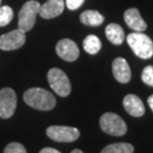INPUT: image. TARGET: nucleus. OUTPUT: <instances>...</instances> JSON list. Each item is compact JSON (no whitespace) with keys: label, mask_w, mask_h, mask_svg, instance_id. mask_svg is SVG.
I'll list each match as a JSON object with an SVG mask.
<instances>
[{"label":"nucleus","mask_w":153,"mask_h":153,"mask_svg":"<svg viewBox=\"0 0 153 153\" xmlns=\"http://www.w3.org/2000/svg\"><path fill=\"white\" fill-rule=\"evenodd\" d=\"M71 153H84L82 150H79V149H74Z\"/></svg>","instance_id":"b1692460"},{"label":"nucleus","mask_w":153,"mask_h":153,"mask_svg":"<svg viewBox=\"0 0 153 153\" xmlns=\"http://www.w3.org/2000/svg\"><path fill=\"white\" fill-rule=\"evenodd\" d=\"M13 19V10L9 6L0 7V27L8 25Z\"/></svg>","instance_id":"a211bd4d"},{"label":"nucleus","mask_w":153,"mask_h":153,"mask_svg":"<svg viewBox=\"0 0 153 153\" xmlns=\"http://www.w3.org/2000/svg\"><path fill=\"white\" fill-rule=\"evenodd\" d=\"M0 5H1V0H0Z\"/></svg>","instance_id":"393cba45"},{"label":"nucleus","mask_w":153,"mask_h":153,"mask_svg":"<svg viewBox=\"0 0 153 153\" xmlns=\"http://www.w3.org/2000/svg\"><path fill=\"white\" fill-rule=\"evenodd\" d=\"M65 8L64 0H48L40 7L39 14L44 19H52L63 13Z\"/></svg>","instance_id":"9b49d317"},{"label":"nucleus","mask_w":153,"mask_h":153,"mask_svg":"<svg viewBox=\"0 0 153 153\" xmlns=\"http://www.w3.org/2000/svg\"><path fill=\"white\" fill-rule=\"evenodd\" d=\"M134 147L130 143L118 142L105 146L100 153H133Z\"/></svg>","instance_id":"f3484780"},{"label":"nucleus","mask_w":153,"mask_h":153,"mask_svg":"<svg viewBox=\"0 0 153 153\" xmlns=\"http://www.w3.org/2000/svg\"><path fill=\"white\" fill-rule=\"evenodd\" d=\"M85 0H66V5L70 10H76L82 5Z\"/></svg>","instance_id":"412c9836"},{"label":"nucleus","mask_w":153,"mask_h":153,"mask_svg":"<svg viewBox=\"0 0 153 153\" xmlns=\"http://www.w3.org/2000/svg\"><path fill=\"white\" fill-rule=\"evenodd\" d=\"M24 102L31 108L39 111H51L56 105L54 94L41 88H29L24 94Z\"/></svg>","instance_id":"f257e3e1"},{"label":"nucleus","mask_w":153,"mask_h":153,"mask_svg":"<svg viewBox=\"0 0 153 153\" xmlns=\"http://www.w3.org/2000/svg\"><path fill=\"white\" fill-rule=\"evenodd\" d=\"M26 35L22 30L16 29L0 36V49L3 51H13L25 44Z\"/></svg>","instance_id":"6e6552de"},{"label":"nucleus","mask_w":153,"mask_h":153,"mask_svg":"<svg viewBox=\"0 0 153 153\" xmlns=\"http://www.w3.org/2000/svg\"><path fill=\"white\" fill-rule=\"evenodd\" d=\"M79 20L82 24L88 26H100L105 21V17L97 10L84 11L79 16Z\"/></svg>","instance_id":"2eb2a0df"},{"label":"nucleus","mask_w":153,"mask_h":153,"mask_svg":"<svg viewBox=\"0 0 153 153\" xmlns=\"http://www.w3.org/2000/svg\"><path fill=\"white\" fill-rule=\"evenodd\" d=\"M105 36L109 42L116 46L121 45L125 39V34L122 27L115 23H111L106 26Z\"/></svg>","instance_id":"4468645a"},{"label":"nucleus","mask_w":153,"mask_h":153,"mask_svg":"<svg viewBox=\"0 0 153 153\" xmlns=\"http://www.w3.org/2000/svg\"><path fill=\"white\" fill-rule=\"evenodd\" d=\"M56 52L61 59L67 62H74L79 56V47L71 39H62L58 42Z\"/></svg>","instance_id":"1a4fd4ad"},{"label":"nucleus","mask_w":153,"mask_h":153,"mask_svg":"<svg viewBox=\"0 0 153 153\" xmlns=\"http://www.w3.org/2000/svg\"><path fill=\"white\" fill-rule=\"evenodd\" d=\"M141 79L144 84L153 88V66H147L143 69Z\"/></svg>","instance_id":"6ab92c4d"},{"label":"nucleus","mask_w":153,"mask_h":153,"mask_svg":"<svg viewBox=\"0 0 153 153\" xmlns=\"http://www.w3.org/2000/svg\"><path fill=\"white\" fill-rule=\"evenodd\" d=\"M47 135L57 142H73L79 138V131L78 128L64 125H52L46 130Z\"/></svg>","instance_id":"423d86ee"},{"label":"nucleus","mask_w":153,"mask_h":153,"mask_svg":"<svg viewBox=\"0 0 153 153\" xmlns=\"http://www.w3.org/2000/svg\"><path fill=\"white\" fill-rule=\"evenodd\" d=\"M124 21L126 25L132 29L133 31L136 32H142L145 31L147 28L145 21L142 19L138 9L137 8H129L124 12Z\"/></svg>","instance_id":"f8f14e48"},{"label":"nucleus","mask_w":153,"mask_h":153,"mask_svg":"<svg viewBox=\"0 0 153 153\" xmlns=\"http://www.w3.org/2000/svg\"><path fill=\"white\" fill-rule=\"evenodd\" d=\"M126 41L133 53L140 59H150L153 56V42L144 33H130L127 36Z\"/></svg>","instance_id":"f03ea898"},{"label":"nucleus","mask_w":153,"mask_h":153,"mask_svg":"<svg viewBox=\"0 0 153 153\" xmlns=\"http://www.w3.org/2000/svg\"><path fill=\"white\" fill-rule=\"evenodd\" d=\"M100 126L103 132L112 136H122L127 131L124 120L114 112H105L100 116Z\"/></svg>","instance_id":"7ed1b4c3"},{"label":"nucleus","mask_w":153,"mask_h":153,"mask_svg":"<svg viewBox=\"0 0 153 153\" xmlns=\"http://www.w3.org/2000/svg\"><path fill=\"white\" fill-rule=\"evenodd\" d=\"M40 3L35 0L27 1L22 6L21 10L18 14V29L22 30L23 32L30 31L35 25L36 17L40 11Z\"/></svg>","instance_id":"20e7f679"},{"label":"nucleus","mask_w":153,"mask_h":153,"mask_svg":"<svg viewBox=\"0 0 153 153\" xmlns=\"http://www.w3.org/2000/svg\"><path fill=\"white\" fill-rule=\"evenodd\" d=\"M123 108L130 115L140 117L144 114L145 108L143 105L142 100L135 94H127L123 99Z\"/></svg>","instance_id":"ddd939ff"},{"label":"nucleus","mask_w":153,"mask_h":153,"mask_svg":"<svg viewBox=\"0 0 153 153\" xmlns=\"http://www.w3.org/2000/svg\"><path fill=\"white\" fill-rule=\"evenodd\" d=\"M4 153H27L25 147L18 142H11L6 146Z\"/></svg>","instance_id":"aec40b11"},{"label":"nucleus","mask_w":153,"mask_h":153,"mask_svg":"<svg viewBox=\"0 0 153 153\" xmlns=\"http://www.w3.org/2000/svg\"><path fill=\"white\" fill-rule=\"evenodd\" d=\"M147 102H148L149 108H151V111H152V112H153V94H151V96L148 97Z\"/></svg>","instance_id":"5701e85b"},{"label":"nucleus","mask_w":153,"mask_h":153,"mask_svg":"<svg viewBox=\"0 0 153 153\" xmlns=\"http://www.w3.org/2000/svg\"><path fill=\"white\" fill-rule=\"evenodd\" d=\"M48 82L55 93L60 97H68L71 93V82L65 72L58 68L51 69L48 73Z\"/></svg>","instance_id":"39448f33"},{"label":"nucleus","mask_w":153,"mask_h":153,"mask_svg":"<svg viewBox=\"0 0 153 153\" xmlns=\"http://www.w3.org/2000/svg\"><path fill=\"white\" fill-rule=\"evenodd\" d=\"M17 105L16 93L10 88L0 90V117L10 118L14 114Z\"/></svg>","instance_id":"0eeeda50"},{"label":"nucleus","mask_w":153,"mask_h":153,"mask_svg":"<svg viewBox=\"0 0 153 153\" xmlns=\"http://www.w3.org/2000/svg\"><path fill=\"white\" fill-rule=\"evenodd\" d=\"M82 46L87 53L96 55L102 49V42L96 35H88L82 42Z\"/></svg>","instance_id":"dca6fc26"},{"label":"nucleus","mask_w":153,"mask_h":153,"mask_svg":"<svg viewBox=\"0 0 153 153\" xmlns=\"http://www.w3.org/2000/svg\"><path fill=\"white\" fill-rule=\"evenodd\" d=\"M39 153H61V152L59 150H57V149H55V148L46 147V148H43Z\"/></svg>","instance_id":"4be33fe9"},{"label":"nucleus","mask_w":153,"mask_h":153,"mask_svg":"<svg viewBox=\"0 0 153 153\" xmlns=\"http://www.w3.org/2000/svg\"><path fill=\"white\" fill-rule=\"evenodd\" d=\"M112 74L115 79L121 84H126L131 79V71L126 60L123 58H116L112 62Z\"/></svg>","instance_id":"9d476101"}]
</instances>
